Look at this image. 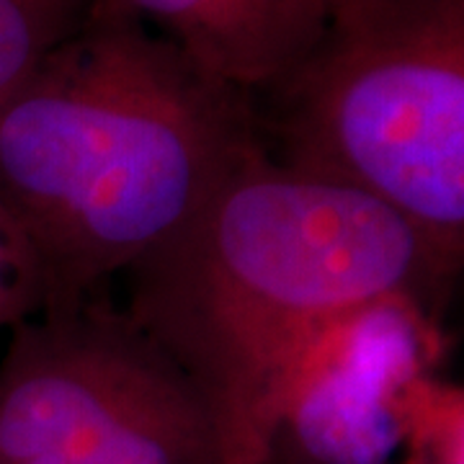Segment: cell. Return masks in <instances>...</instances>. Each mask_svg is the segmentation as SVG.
I'll list each match as a JSON object with an SVG mask.
<instances>
[{"label":"cell","instance_id":"2","mask_svg":"<svg viewBox=\"0 0 464 464\" xmlns=\"http://www.w3.org/2000/svg\"><path fill=\"white\" fill-rule=\"evenodd\" d=\"M130 276L127 317L194 382L225 464L268 462L284 372L320 328L387 295L439 313L451 286L402 217L266 148Z\"/></svg>","mask_w":464,"mask_h":464},{"label":"cell","instance_id":"6","mask_svg":"<svg viewBox=\"0 0 464 464\" xmlns=\"http://www.w3.org/2000/svg\"><path fill=\"white\" fill-rule=\"evenodd\" d=\"M179 44L201 67L261 93L313 47L328 0H103Z\"/></svg>","mask_w":464,"mask_h":464},{"label":"cell","instance_id":"5","mask_svg":"<svg viewBox=\"0 0 464 464\" xmlns=\"http://www.w3.org/2000/svg\"><path fill=\"white\" fill-rule=\"evenodd\" d=\"M439 313L387 295L331 320L302 346L276 392V441L313 464H390L402 447V402L441 353Z\"/></svg>","mask_w":464,"mask_h":464},{"label":"cell","instance_id":"7","mask_svg":"<svg viewBox=\"0 0 464 464\" xmlns=\"http://www.w3.org/2000/svg\"><path fill=\"white\" fill-rule=\"evenodd\" d=\"M93 0H0V109L34 75Z\"/></svg>","mask_w":464,"mask_h":464},{"label":"cell","instance_id":"4","mask_svg":"<svg viewBox=\"0 0 464 464\" xmlns=\"http://www.w3.org/2000/svg\"><path fill=\"white\" fill-rule=\"evenodd\" d=\"M0 464H225L194 382L127 313L24 317L0 362Z\"/></svg>","mask_w":464,"mask_h":464},{"label":"cell","instance_id":"1","mask_svg":"<svg viewBox=\"0 0 464 464\" xmlns=\"http://www.w3.org/2000/svg\"><path fill=\"white\" fill-rule=\"evenodd\" d=\"M250 96L93 0L0 109V230L18 320L83 307L188 225L266 148Z\"/></svg>","mask_w":464,"mask_h":464},{"label":"cell","instance_id":"3","mask_svg":"<svg viewBox=\"0 0 464 464\" xmlns=\"http://www.w3.org/2000/svg\"><path fill=\"white\" fill-rule=\"evenodd\" d=\"M276 163L402 217L451 284L464 256V0H328L261 91Z\"/></svg>","mask_w":464,"mask_h":464},{"label":"cell","instance_id":"8","mask_svg":"<svg viewBox=\"0 0 464 464\" xmlns=\"http://www.w3.org/2000/svg\"><path fill=\"white\" fill-rule=\"evenodd\" d=\"M0 320H18L16 310V271L5 235L0 230Z\"/></svg>","mask_w":464,"mask_h":464},{"label":"cell","instance_id":"9","mask_svg":"<svg viewBox=\"0 0 464 464\" xmlns=\"http://www.w3.org/2000/svg\"><path fill=\"white\" fill-rule=\"evenodd\" d=\"M402 464H444L439 462V459H433L429 451H423V449L418 447H405V459Z\"/></svg>","mask_w":464,"mask_h":464}]
</instances>
